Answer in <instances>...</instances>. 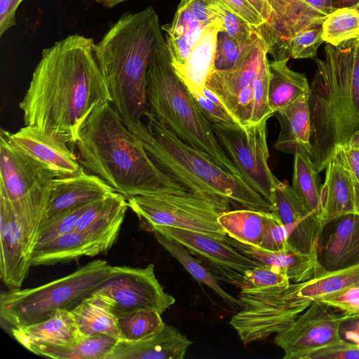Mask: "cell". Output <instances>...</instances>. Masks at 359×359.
<instances>
[{
  "mask_svg": "<svg viewBox=\"0 0 359 359\" xmlns=\"http://www.w3.org/2000/svg\"><path fill=\"white\" fill-rule=\"evenodd\" d=\"M93 39L71 34L44 49L19 107L25 126L76 145L83 125L111 102L97 65Z\"/></svg>",
  "mask_w": 359,
  "mask_h": 359,
  "instance_id": "6da1fadb",
  "label": "cell"
},
{
  "mask_svg": "<svg viewBox=\"0 0 359 359\" xmlns=\"http://www.w3.org/2000/svg\"><path fill=\"white\" fill-rule=\"evenodd\" d=\"M76 146L81 165L126 199L188 191L153 161L110 102L99 105L91 113Z\"/></svg>",
  "mask_w": 359,
  "mask_h": 359,
  "instance_id": "7a4b0ae2",
  "label": "cell"
},
{
  "mask_svg": "<svg viewBox=\"0 0 359 359\" xmlns=\"http://www.w3.org/2000/svg\"><path fill=\"white\" fill-rule=\"evenodd\" d=\"M161 33L153 7L125 13L95 44L110 104L130 131L138 134L148 114L147 72Z\"/></svg>",
  "mask_w": 359,
  "mask_h": 359,
  "instance_id": "3957f363",
  "label": "cell"
},
{
  "mask_svg": "<svg viewBox=\"0 0 359 359\" xmlns=\"http://www.w3.org/2000/svg\"><path fill=\"white\" fill-rule=\"evenodd\" d=\"M310 84V154L317 170L325 169L336 148L348 142L359 127V48L355 39L327 43L325 59L314 58Z\"/></svg>",
  "mask_w": 359,
  "mask_h": 359,
  "instance_id": "277c9868",
  "label": "cell"
},
{
  "mask_svg": "<svg viewBox=\"0 0 359 359\" xmlns=\"http://www.w3.org/2000/svg\"><path fill=\"white\" fill-rule=\"evenodd\" d=\"M136 135L153 161L189 191L229 210L232 204L271 212L270 203L241 177L183 142L150 113Z\"/></svg>",
  "mask_w": 359,
  "mask_h": 359,
  "instance_id": "5b68a950",
  "label": "cell"
},
{
  "mask_svg": "<svg viewBox=\"0 0 359 359\" xmlns=\"http://www.w3.org/2000/svg\"><path fill=\"white\" fill-rule=\"evenodd\" d=\"M147 98L148 112L180 140L210 156L225 170L241 177L217 140L212 124L175 72L162 33L147 72Z\"/></svg>",
  "mask_w": 359,
  "mask_h": 359,
  "instance_id": "8992f818",
  "label": "cell"
},
{
  "mask_svg": "<svg viewBox=\"0 0 359 359\" xmlns=\"http://www.w3.org/2000/svg\"><path fill=\"white\" fill-rule=\"evenodd\" d=\"M111 270L107 261L97 259L46 284L3 292L1 323L11 328L27 326L46 320L57 310L72 311L109 277Z\"/></svg>",
  "mask_w": 359,
  "mask_h": 359,
  "instance_id": "52a82bcc",
  "label": "cell"
},
{
  "mask_svg": "<svg viewBox=\"0 0 359 359\" xmlns=\"http://www.w3.org/2000/svg\"><path fill=\"white\" fill-rule=\"evenodd\" d=\"M299 283L243 289L240 311L229 324L245 346L262 341L286 329L313 301L299 295Z\"/></svg>",
  "mask_w": 359,
  "mask_h": 359,
  "instance_id": "ba28073f",
  "label": "cell"
},
{
  "mask_svg": "<svg viewBox=\"0 0 359 359\" xmlns=\"http://www.w3.org/2000/svg\"><path fill=\"white\" fill-rule=\"evenodd\" d=\"M126 200L144 231L151 232L155 226H163L198 231L221 240L228 236L217 218L230 210L189 191L135 196Z\"/></svg>",
  "mask_w": 359,
  "mask_h": 359,
  "instance_id": "9c48e42d",
  "label": "cell"
},
{
  "mask_svg": "<svg viewBox=\"0 0 359 359\" xmlns=\"http://www.w3.org/2000/svg\"><path fill=\"white\" fill-rule=\"evenodd\" d=\"M267 121L245 128L235 123L212 124V128L241 178L271 205L278 179L271 171L268 163Z\"/></svg>",
  "mask_w": 359,
  "mask_h": 359,
  "instance_id": "30bf717a",
  "label": "cell"
},
{
  "mask_svg": "<svg viewBox=\"0 0 359 359\" xmlns=\"http://www.w3.org/2000/svg\"><path fill=\"white\" fill-rule=\"evenodd\" d=\"M39 216L13 207L0 196V277L8 288H20L27 277Z\"/></svg>",
  "mask_w": 359,
  "mask_h": 359,
  "instance_id": "8fae6325",
  "label": "cell"
},
{
  "mask_svg": "<svg viewBox=\"0 0 359 359\" xmlns=\"http://www.w3.org/2000/svg\"><path fill=\"white\" fill-rule=\"evenodd\" d=\"M94 292L109 302L116 316L142 309L163 314L175 302L156 278L153 264L144 268L112 266L109 277Z\"/></svg>",
  "mask_w": 359,
  "mask_h": 359,
  "instance_id": "7c38bea8",
  "label": "cell"
},
{
  "mask_svg": "<svg viewBox=\"0 0 359 359\" xmlns=\"http://www.w3.org/2000/svg\"><path fill=\"white\" fill-rule=\"evenodd\" d=\"M348 319L339 310L314 300L273 341L284 359H309L315 351L341 341V323Z\"/></svg>",
  "mask_w": 359,
  "mask_h": 359,
  "instance_id": "4fadbf2b",
  "label": "cell"
},
{
  "mask_svg": "<svg viewBox=\"0 0 359 359\" xmlns=\"http://www.w3.org/2000/svg\"><path fill=\"white\" fill-rule=\"evenodd\" d=\"M158 232L184 245L222 279L241 288L243 274L246 270L261 266L243 255L226 241L208 234L170 226H156L151 233Z\"/></svg>",
  "mask_w": 359,
  "mask_h": 359,
  "instance_id": "5bb4252c",
  "label": "cell"
},
{
  "mask_svg": "<svg viewBox=\"0 0 359 359\" xmlns=\"http://www.w3.org/2000/svg\"><path fill=\"white\" fill-rule=\"evenodd\" d=\"M265 47L259 36L237 67L226 71L213 70L205 85L217 97L234 123L244 128L251 125L252 82Z\"/></svg>",
  "mask_w": 359,
  "mask_h": 359,
  "instance_id": "9a60e30c",
  "label": "cell"
},
{
  "mask_svg": "<svg viewBox=\"0 0 359 359\" xmlns=\"http://www.w3.org/2000/svg\"><path fill=\"white\" fill-rule=\"evenodd\" d=\"M0 196L11 203L58 177L48 166L13 146L3 129L0 133Z\"/></svg>",
  "mask_w": 359,
  "mask_h": 359,
  "instance_id": "2e32d148",
  "label": "cell"
},
{
  "mask_svg": "<svg viewBox=\"0 0 359 359\" xmlns=\"http://www.w3.org/2000/svg\"><path fill=\"white\" fill-rule=\"evenodd\" d=\"M271 206V212L289 231L290 247L316 258L323 229L319 215L304 205L292 186L279 180L273 191Z\"/></svg>",
  "mask_w": 359,
  "mask_h": 359,
  "instance_id": "e0dca14e",
  "label": "cell"
},
{
  "mask_svg": "<svg viewBox=\"0 0 359 359\" xmlns=\"http://www.w3.org/2000/svg\"><path fill=\"white\" fill-rule=\"evenodd\" d=\"M273 10L270 21L258 31L273 60L290 57L289 41L302 30L322 25L326 15L304 0H267Z\"/></svg>",
  "mask_w": 359,
  "mask_h": 359,
  "instance_id": "ac0fdd59",
  "label": "cell"
},
{
  "mask_svg": "<svg viewBox=\"0 0 359 359\" xmlns=\"http://www.w3.org/2000/svg\"><path fill=\"white\" fill-rule=\"evenodd\" d=\"M114 191L104 180L94 174L86 172L84 168L75 175L55 177L47 187L45 203L36 233L59 215Z\"/></svg>",
  "mask_w": 359,
  "mask_h": 359,
  "instance_id": "d6986e66",
  "label": "cell"
},
{
  "mask_svg": "<svg viewBox=\"0 0 359 359\" xmlns=\"http://www.w3.org/2000/svg\"><path fill=\"white\" fill-rule=\"evenodd\" d=\"M316 259L325 272L359 264V215L351 213L323 227Z\"/></svg>",
  "mask_w": 359,
  "mask_h": 359,
  "instance_id": "ffe728a7",
  "label": "cell"
},
{
  "mask_svg": "<svg viewBox=\"0 0 359 359\" xmlns=\"http://www.w3.org/2000/svg\"><path fill=\"white\" fill-rule=\"evenodd\" d=\"M4 132L13 146L48 166L58 177L75 175L83 170L68 144L51 133L32 126L14 133Z\"/></svg>",
  "mask_w": 359,
  "mask_h": 359,
  "instance_id": "44dd1931",
  "label": "cell"
},
{
  "mask_svg": "<svg viewBox=\"0 0 359 359\" xmlns=\"http://www.w3.org/2000/svg\"><path fill=\"white\" fill-rule=\"evenodd\" d=\"M128 208L126 198L114 191L95 201L79 218L75 231L86 235L103 252L116 242Z\"/></svg>",
  "mask_w": 359,
  "mask_h": 359,
  "instance_id": "7402d4cb",
  "label": "cell"
},
{
  "mask_svg": "<svg viewBox=\"0 0 359 359\" xmlns=\"http://www.w3.org/2000/svg\"><path fill=\"white\" fill-rule=\"evenodd\" d=\"M192 343L165 323L160 332L139 341L118 340L106 359H183Z\"/></svg>",
  "mask_w": 359,
  "mask_h": 359,
  "instance_id": "603a6c76",
  "label": "cell"
},
{
  "mask_svg": "<svg viewBox=\"0 0 359 359\" xmlns=\"http://www.w3.org/2000/svg\"><path fill=\"white\" fill-rule=\"evenodd\" d=\"M226 241L238 252L261 265L268 266L285 273L294 283L306 282L324 273L316 257L292 248L272 252L240 243L229 236Z\"/></svg>",
  "mask_w": 359,
  "mask_h": 359,
  "instance_id": "cb8c5ba5",
  "label": "cell"
},
{
  "mask_svg": "<svg viewBox=\"0 0 359 359\" xmlns=\"http://www.w3.org/2000/svg\"><path fill=\"white\" fill-rule=\"evenodd\" d=\"M309 98V92L274 113L280 128L274 145L276 150L311 154L312 128Z\"/></svg>",
  "mask_w": 359,
  "mask_h": 359,
  "instance_id": "d4e9b609",
  "label": "cell"
},
{
  "mask_svg": "<svg viewBox=\"0 0 359 359\" xmlns=\"http://www.w3.org/2000/svg\"><path fill=\"white\" fill-rule=\"evenodd\" d=\"M322 184L319 217L323 227L345 215L356 213V196L349 173L335 156L330 159Z\"/></svg>",
  "mask_w": 359,
  "mask_h": 359,
  "instance_id": "484cf974",
  "label": "cell"
},
{
  "mask_svg": "<svg viewBox=\"0 0 359 359\" xmlns=\"http://www.w3.org/2000/svg\"><path fill=\"white\" fill-rule=\"evenodd\" d=\"M10 330L15 339L27 349L39 344L69 345L83 337L68 310H57L43 321Z\"/></svg>",
  "mask_w": 359,
  "mask_h": 359,
  "instance_id": "4316f807",
  "label": "cell"
},
{
  "mask_svg": "<svg viewBox=\"0 0 359 359\" xmlns=\"http://www.w3.org/2000/svg\"><path fill=\"white\" fill-rule=\"evenodd\" d=\"M223 30L222 21L217 18L201 33L186 63L175 72L189 91L201 92L213 71L217 36Z\"/></svg>",
  "mask_w": 359,
  "mask_h": 359,
  "instance_id": "83f0119b",
  "label": "cell"
},
{
  "mask_svg": "<svg viewBox=\"0 0 359 359\" xmlns=\"http://www.w3.org/2000/svg\"><path fill=\"white\" fill-rule=\"evenodd\" d=\"M102 252V249L86 235L74 230L34 246L30 259L32 266H50L68 263L85 256L93 257Z\"/></svg>",
  "mask_w": 359,
  "mask_h": 359,
  "instance_id": "f1b7e54d",
  "label": "cell"
},
{
  "mask_svg": "<svg viewBox=\"0 0 359 359\" xmlns=\"http://www.w3.org/2000/svg\"><path fill=\"white\" fill-rule=\"evenodd\" d=\"M76 327L83 337L107 334L121 339L117 323L109 302L93 292L71 311Z\"/></svg>",
  "mask_w": 359,
  "mask_h": 359,
  "instance_id": "f546056e",
  "label": "cell"
},
{
  "mask_svg": "<svg viewBox=\"0 0 359 359\" xmlns=\"http://www.w3.org/2000/svg\"><path fill=\"white\" fill-rule=\"evenodd\" d=\"M289 57L269 60L268 101L271 111H277L309 92L310 85L304 74L292 70Z\"/></svg>",
  "mask_w": 359,
  "mask_h": 359,
  "instance_id": "4dcf8cb0",
  "label": "cell"
},
{
  "mask_svg": "<svg viewBox=\"0 0 359 359\" xmlns=\"http://www.w3.org/2000/svg\"><path fill=\"white\" fill-rule=\"evenodd\" d=\"M158 243L175 258L198 282L204 284L216 293L225 303L233 308H241L238 298L226 292L219 284L218 278L198 258L179 242L158 232H154Z\"/></svg>",
  "mask_w": 359,
  "mask_h": 359,
  "instance_id": "1f68e13d",
  "label": "cell"
},
{
  "mask_svg": "<svg viewBox=\"0 0 359 359\" xmlns=\"http://www.w3.org/2000/svg\"><path fill=\"white\" fill-rule=\"evenodd\" d=\"M118 340L109 335L99 334L83 337L69 345L39 344L27 349L36 355L56 359H106Z\"/></svg>",
  "mask_w": 359,
  "mask_h": 359,
  "instance_id": "d6a6232c",
  "label": "cell"
},
{
  "mask_svg": "<svg viewBox=\"0 0 359 359\" xmlns=\"http://www.w3.org/2000/svg\"><path fill=\"white\" fill-rule=\"evenodd\" d=\"M269 212L244 208L230 210L220 214L217 221L230 238L258 247L262 240Z\"/></svg>",
  "mask_w": 359,
  "mask_h": 359,
  "instance_id": "836d02e7",
  "label": "cell"
},
{
  "mask_svg": "<svg viewBox=\"0 0 359 359\" xmlns=\"http://www.w3.org/2000/svg\"><path fill=\"white\" fill-rule=\"evenodd\" d=\"M318 173L309 154H294L292 188L311 211L319 215L322 184Z\"/></svg>",
  "mask_w": 359,
  "mask_h": 359,
  "instance_id": "e575fe53",
  "label": "cell"
},
{
  "mask_svg": "<svg viewBox=\"0 0 359 359\" xmlns=\"http://www.w3.org/2000/svg\"><path fill=\"white\" fill-rule=\"evenodd\" d=\"M358 285L359 264L325 272L306 282L299 283L298 292L299 295L314 301Z\"/></svg>",
  "mask_w": 359,
  "mask_h": 359,
  "instance_id": "d590c367",
  "label": "cell"
},
{
  "mask_svg": "<svg viewBox=\"0 0 359 359\" xmlns=\"http://www.w3.org/2000/svg\"><path fill=\"white\" fill-rule=\"evenodd\" d=\"M117 323L121 339L135 341L160 332L164 327L161 314L155 309H142L120 314Z\"/></svg>",
  "mask_w": 359,
  "mask_h": 359,
  "instance_id": "8d00e7d4",
  "label": "cell"
},
{
  "mask_svg": "<svg viewBox=\"0 0 359 359\" xmlns=\"http://www.w3.org/2000/svg\"><path fill=\"white\" fill-rule=\"evenodd\" d=\"M324 42L338 46L359 36V9L341 7L326 16L322 24Z\"/></svg>",
  "mask_w": 359,
  "mask_h": 359,
  "instance_id": "74e56055",
  "label": "cell"
},
{
  "mask_svg": "<svg viewBox=\"0 0 359 359\" xmlns=\"http://www.w3.org/2000/svg\"><path fill=\"white\" fill-rule=\"evenodd\" d=\"M208 7L222 21V31L241 44H251L259 36L256 29L219 0H208Z\"/></svg>",
  "mask_w": 359,
  "mask_h": 359,
  "instance_id": "f35d334b",
  "label": "cell"
},
{
  "mask_svg": "<svg viewBox=\"0 0 359 359\" xmlns=\"http://www.w3.org/2000/svg\"><path fill=\"white\" fill-rule=\"evenodd\" d=\"M264 48L259 66L252 82V109L251 125H255L273 116L268 101L269 60Z\"/></svg>",
  "mask_w": 359,
  "mask_h": 359,
  "instance_id": "ab89813d",
  "label": "cell"
},
{
  "mask_svg": "<svg viewBox=\"0 0 359 359\" xmlns=\"http://www.w3.org/2000/svg\"><path fill=\"white\" fill-rule=\"evenodd\" d=\"M208 25H202L195 18L189 0H181L172 22L161 28L169 37L180 36L187 39L193 46Z\"/></svg>",
  "mask_w": 359,
  "mask_h": 359,
  "instance_id": "60d3db41",
  "label": "cell"
},
{
  "mask_svg": "<svg viewBox=\"0 0 359 359\" xmlns=\"http://www.w3.org/2000/svg\"><path fill=\"white\" fill-rule=\"evenodd\" d=\"M257 40L251 44L243 45L226 32L220 31L217 36L213 70L226 71L237 67L252 50Z\"/></svg>",
  "mask_w": 359,
  "mask_h": 359,
  "instance_id": "b9f144b4",
  "label": "cell"
},
{
  "mask_svg": "<svg viewBox=\"0 0 359 359\" xmlns=\"http://www.w3.org/2000/svg\"><path fill=\"white\" fill-rule=\"evenodd\" d=\"M95 201L72 208L43 225L35 235L33 248L74 231L81 216Z\"/></svg>",
  "mask_w": 359,
  "mask_h": 359,
  "instance_id": "7bdbcfd3",
  "label": "cell"
},
{
  "mask_svg": "<svg viewBox=\"0 0 359 359\" xmlns=\"http://www.w3.org/2000/svg\"><path fill=\"white\" fill-rule=\"evenodd\" d=\"M322 34V25L302 30L289 41L287 55L294 59H314L318 47L324 42Z\"/></svg>",
  "mask_w": 359,
  "mask_h": 359,
  "instance_id": "ee69618b",
  "label": "cell"
},
{
  "mask_svg": "<svg viewBox=\"0 0 359 359\" xmlns=\"http://www.w3.org/2000/svg\"><path fill=\"white\" fill-rule=\"evenodd\" d=\"M190 93L199 110L211 124L235 123L217 97L209 88L205 86L201 92Z\"/></svg>",
  "mask_w": 359,
  "mask_h": 359,
  "instance_id": "f6af8a7d",
  "label": "cell"
},
{
  "mask_svg": "<svg viewBox=\"0 0 359 359\" xmlns=\"http://www.w3.org/2000/svg\"><path fill=\"white\" fill-rule=\"evenodd\" d=\"M243 275L244 280L243 289L283 286L291 283L285 273L273 267L264 265L248 269Z\"/></svg>",
  "mask_w": 359,
  "mask_h": 359,
  "instance_id": "bcb514c9",
  "label": "cell"
},
{
  "mask_svg": "<svg viewBox=\"0 0 359 359\" xmlns=\"http://www.w3.org/2000/svg\"><path fill=\"white\" fill-rule=\"evenodd\" d=\"M288 238L289 231L286 226L270 212L262 240L258 247L272 252L285 251L290 248Z\"/></svg>",
  "mask_w": 359,
  "mask_h": 359,
  "instance_id": "7dc6e473",
  "label": "cell"
},
{
  "mask_svg": "<svg viewBox=\"0 0 359 359\" xmlns=\"http://www.w3.org/2000/svg\"><path fill=\"white\" fill-rule=\"evenodd\" d=\"M319 301L339 310L348 318H359V285L346 288Z\"/></svg>",
  "mask_w": 359,
  "mask_h": 359,
  "instance_id": "c3c4849f",
  "label": "cell"
},
{
  "mask_svg": "<svg viewBox=\"0 0 359 359\" xmlns=\"http://www.w3.org/2000/svg\"><path fill=\"white\" fill-rule=\"evenodd\" d=\"M349 173L355 188L356 201H359V149L346 143L338 146L333 154Z\"/></svg>",
  "mask_w": 359,
  "mask_h": 359,
  "instance_id": "681fc988",
  "label": "cell"
},
{
  "mask_svg": "<svg viewBox=\"0 0 359 359\" xmlns=\"http://www.w3.org/2000/svg\"><path fill=\"white\" fill-rule=\"evenodd\" d=\"M309 359H359V345L342 339L315 351Z\"/></svg>",
  "mask_w": 359,
  "mask_h": 359,
  "instance_id": "f907efd6",
  "label": "cell"
},
{
  "mask_svg": "<svg viewBox=\"0 0 359 359\" xmlns=\"http://www.w3.org/2000/svg\"><path fill=\"white\" fill-rule=\"evenodd\" d=\"M257 32L265 24L258 11L248 0H219Z\"/></svg>",
  "mask_w": 359,
  "mask_h": 359,
  "instance_id": "816d5d0a",
  "label": "cell"
},
{
  "mask_svg": "<svg viewBox=\"0 0 359 359\" xmlns=\"http://www.w3.org/2000/svg\"><path fill=\"white\" fill-rule=\"evenodd\" d=\"M20 3L18 0H0V36L16 25L15 13Z\"/></svg>",
  "mask_w": 359,
  "mask_h": 359,
  "instance_id": "f5cc1de1",
  "label": "cell"
},
{
  "mask_svg": "<svg viewBox=\"0 0 359 359\" xmlns=\"http://www.w3.org/2000/svg\"><path fill=\"white\" fill-rule=\"evenodd\" d=\"M192 12L202 25H208L217 20L216 15L208 7V0H189Z\"/></svg>",
  "mask_w": 359,
  "mask_h": 359,
  "instance_id": "db71d44e",
  "label": "cell"
},
{
  "mask_svg": "<svg viewBox=\"0 0 359 359\" xmlns=\"http://www.w3.org/2000/svg\"><path fill=\"white\" fill-rule=\"evenodd\" d=\"M339 332L344 340L359 345V318L345 320L341 325Z\"/></svg>",
  "mask_w": 359,
  "mask_h": 359,
  "instance_id": "11a10c76",
  "label": "cell"
},
{
  "mask_svg": "<svg viewBox=\"0 0 359 359\" xmlns=\"http://www.w3.org/2000/svg\"><path fill=\"white\" fill-rule=\"evenodd\" d=\"M258 11L265 23L270 21L273 10L267 0H248Z\"/></svg>",
  "mask_w": 359,
  "mask_h": 359,
  "instance_id": "9f6ffc18",
  "label": "cell"
},
{
  "mask_svg": "<svg viewBox=\"0 0 359 359\" xmlns=\"http://www.w3.org/2000/svg\"><path fill=\"white\" fill-rule=\"evenodd\" d=\"M309 5L325 15H328L336 9L334 0H304Z\"/></svg>",
  "mask_w": 359,
  "mask_h": 359,
  "instance_id": "6f0895ef",
  "label": "cell"
},
{
  "mask_svg": "<svg viewBox=\"0 0 359 359\" xmlns=\"http://www.w3.org/2000/svg\"><path fill=\"white\" fill-rule=\"evenodd\" d=\"M351 7L359 9V0H337V8Z\"/></svg>",
  "mask_w": 359,
  "mask_h": 359,
  "instance_id": "680465c9",
  "label": "cell"
},
{
  "mask_svg": "<svg viewBox=\"0 0 359 359\" xmlns=\"http://www.w3.org/2000/svg\"><path fill=\"white\" fill-rule=\"evenodd\" d=\"M348 143L359 149V127L351 135Z\"/></svg>",
  "mask_w": 359,
  "mask_h": 359,
  "instance_id": "91938a15",
  "label": "cell"
},
{
  "mask_svg": "<svg viewBox=\"0 0 359 359\" xmlns=\"http://www.w3.org/2000/svg\"><path fill=\"white\" fill-rule=\"evenodd\" d=\"M107 8H111L126 0H95Z\"/></svg>",
  "mask_w": 359,
  "mask_h": 359,
  "instance_id": "94428289",
  "label": "cell"
},
{
  "mask_svg": "<svg viewBox=\"0 0 359 359\" xmlns=\"http://www.w3.org/2000/svg\"><path fill=\"white\" fill-rule=\"evenodd\" d=\"M356 213L359 215V201H358L356 205Z\"/></svg>",
  "mask_w": 359,
  "mask_h": 359,
  "instance_id": "6125c7cd",
  "label": "cell"
},
{
  "mask_svg": "<svg viewBox=\"0 0 359 359\" xmlns=\"http://www.w3.org/2000/svg\"><path fill=\"white\" fill-rule=\"evenodd\" d=\"M355 40H356L357 45L359 48V36L358 38H356Z\"/></svg>",
  "mask_w": 359,
  "mask_h": 359,
  "instance_id": "be15d7a7",
  "label": "cell"
},
{
  "mask_svg": "<svg viewBox=\"0 0 359 359\" xmlns=\"http://www.w3.org/2000/svg\"><path fill=\"white\" fill-rule=\"evenodd\" d=\"M18 1H19V3H21L24 0H18Z\"/></svg>",
  "mask_w": 359,
  "mask_h": 359,
  "instance_id": "e7e4bbea",
  "label": "cell"
}]
</instances>
